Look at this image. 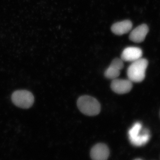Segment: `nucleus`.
Returning <instances> with one entry per match:
<instances>
[{
	"label": "nucleus",
	"mask_w": 160,
	"mask_h": 160,
	"mask_svg": "<svg viewBox=\"0 0 160 160\" xmlns=\"http://www.w3.org/2000/svg\"><path fill=\"white\" fill-rule=\"evenodd\" d=\"M149 32V28L146 24H142L132 31L129 35L130 41L135 43L143 42Z\"/></svg>",
	"instance_id": "obj_9"
},
{
	"label": "nucleus",
	"mask_w": 160,
	"mask_h": 160,
	"mask_svg": "<svg viewBox=\"0 0 160 160\" xmlns=\"http://www.w3.org/2000/svg\"><path fill=\"white\" fill-rule=\"evenodd\" d=\"M132 87V82L129 79H115L112 80L111 84V88L112 91L120 94L128 93L131 91Z\"/></svg>",
	"instance_id": "obj_5"
},
{
	"label": "nucleus",
	"mask_w": 160,
	"mask_h": 160,
	"mask_svg": "<svg viewBox=\"0 0 160 160\" xmlns=\"http://www.w3.org/2000/svg\"><path fill=\"white\" fill-rule=\"evenodd\" d=\"M124 67L122 60L120 58H115L112 62L110 66L105 72L106 78L110 79H115L119 76L121 71Z\"/></svg>",
	"instance_id": "obj_6"
},
{
	"label": "nucleus",
	"mask_w": 160,
	"mask_h": 160,
	"mask_svg": "<svg viewBox=\"0 0 160 160\" xmlns=\"http://www.w3.org/2000/svg\"><path fill=\"white\" fill-rule=\"evenodd\" d=\"M78 108L83 114L89 116L97 115L101 111V105L97 100L89 96H83L77 102Z\"/></svg>",
	"instance_id": "obj_3"
},
{
	"label": "nucleus",
	"mask_w": 160,
	"mask_h": 160,
	"mask_svg": "<svg viewBox=\"0 0 160 160\" xmlns=\"http://www.w3.org/2000/svg\"><path fill=\"white\" fill-rule=\"evenodd\" d=\"M148 65V61L142 58L132 62L127 69V76L129 80L134 82H140L143 81L146 77Z\"/></svg>",
	"instance_id": "obj_1"
},
{
	"label": "nucleus",
	"mask_w": 160,
	"mask_h": 160,
	"mask_svg": "<svg viewBox=\"0 0 160 160\" xmlns=\"http://www.w3.org/2000/svg\"><path fill=\"white\" fill-rule=\"evenodd\" d=\"M128 134L130 142L136 146H144L150 139L149 130L147 129H143L142 126L140 122L135 123L129 129Z\"/></svg>",
	"instance_id": "obj_2"
},
{
	"label": "nucleus",
	"mask_w": 160,
	"mask_h": 160,
	"mask_svg": "<svg viewBox=\"0 0 160 160\" xmlns=\"http://www.w3.org/2000/svg\"><path fill=\"white\" fill-rule=\"evenodd\" d=\"M134 160H142L140 159H135Z\"/></svg>",
	"instance_id": "obj_11"
},
{
	"label": "nucleus",
	"mask_w": 160,
	"mask_h": 160,
	"mask_svg": "<svg viewBox=\"0 0 160 160\" xmlns=\"http://www.w3.org/2000/svg\"><path fill=\"white\" fill-rule=\"evenodd\" d=\"M109 148L105 144H97L92 149L90 156L92 160H107L109 157Z\"/></svg>",
	"instance_id": "obj_8"
},
{
	"label": "nucleus",
	"mask_w": 160,
	"mask_h": 160,
	"mask_svg": "<svg viewBox=\"0 0 160 160\" xmlns=\"http://www.w3.org/2000/svg\"><path fill=\"white\" fill-rule=\"evenodd\" d=\"M132 22L129 20H124L114 23L111 27V31L115 34L122 35L128 33L131 30Z\"/></svg>",
	"instance_id": "obj_10"
},
{
	"label": "nucleus",
	"mask_w": 160,
	"mask_h": 160,
	"mask_svg": "<svg viewBox=\"0 0 160 160\" xmlns=\"http://www.w3.org/2000/svg\"><path fill=\"white\" fill-rule=\"evenodd\" d=\"M142 51L138 47H128L124 49L121 59L125 62H133L142 58Z\"/></svg>",
	"instance_id": "obj_7"
},
{
	"label": "nucleus",
	"mask_w": 160,
	"mask_h": 160,
	"mask_svg": "<svg viewBox=\"0 0 160 160\" xmlns=\"http://www.w3.org/2000/svg\"><path fill=\"white\" fill-rule=\"evenodd\" d=\"M11 100L16 106L22 109H29L33 105L34 98L30 91L18 90L12 94Z\"/></svg>",
	"instance_id": "obj_4"
}]
</instances>
